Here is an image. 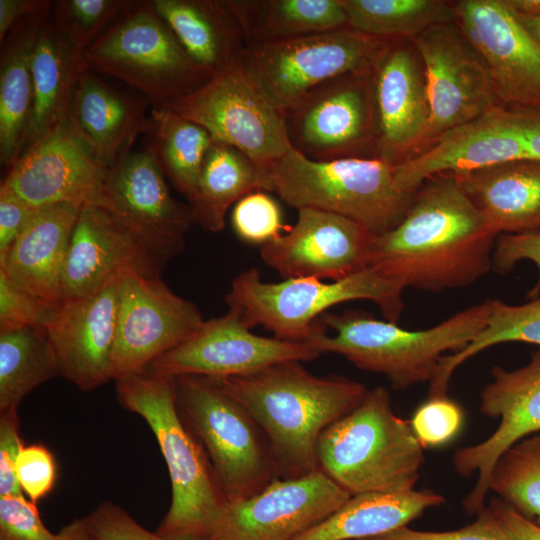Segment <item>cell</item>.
<instances>
[{"mask_svg":"<svg viewBox=\"0 0 540 540\" xmlns=\"http://www.w3.org/2000/svg\"><path fill=\"white\" fill-rule=\"evenodd\" d=\"M257 190L272 191L269 173L239 149L214 141L187 200L194 223L205 231L223 230L228 209Z\"/></svg>","mask_w":540,"mask_h":540,"instance_id":"d6a6232c","label":"cell"},{"mask_svg":"<svg viewBox=\"0 0 540 540\" xmlns=\"http://www.w3.org/2000/svg\"><path fill=\"white\" fill-rule=\"evenodd\" d=\"M203 322L197 306L175 294L160 277L121 272L112 380L143 372Z\"/></svg>","mask_w":540,"mask_h":540,"instance_id":"4fadbf2b","label":"cell"},{"mask_svg":"<svg viewBox=\"0 0 540 540\" xmlns=\"http://www.w3.org/2000/svg\"><path fill=\"white\" fill-rule=\"evenodd\" d=\"M387 42L344 27L246 46L241 64L258 89L285 115L323 83L370 69Z\"/></svg>","mask_w":540,"mask_h":540,"instance_id":"30bf717a","label":"cell"},{"mask_svg":"<svg viewBox=\"0 0 540 540\" xmlns=\"http://www.w3.org/2000/svg\"><path fill=\"white\" fill-rule=\"evenodd\" d=\"M516 14L540 17V0H504Z\"/></svg>","mask_w":540,"mask_h":540,"instance_id":"9f6ffc18","label":"cell"},{"mask_svg":"<svg viewBox=\"0 0 540 540\" xmlns=\"http://www.w3.org/2000/svg\"><path fill=\"white\" fill-rule=\"evenodd\" d=\"M53 1L0 0V43L20 21L41 13L51 12Z\"/></svg>","mask_w":540,"mask_h":540,"instance_id":"f5cc1de1","label":"cell"},{"mask_svg":"<svg viewBox=\"0 0 540 540\" xmlns=\"http://www.w3.org/2000/svg\"><path fill=\"white\" fill-rule=\"evenodd\" d=\"M506 342L540 346V296L521 305L490 299L485 327L464 349L442 357L430 381L429 397L446 396L449 380L462 363L493 345Z\"/></svg>","mask_w":540,"mask_h":540,"instance_id":"74e56055","label":"cell"},{"mask_svg":"<svg viewBox=\"0 0 540 540\" xmlns=\"http://www.w3.org/2000/svg\"><path fill=\"white\" fill-rule=\"evenodd\" d=\"M423 448L410 422L395 414L389 392L376 387L321 433L318 470L351 496L407 492L419 478Z\"/></svg>","mask_w":540,"mask_h":540,"instance_id":"5b68a950","label":"cell"},{"mask_svg":"<svg viewBox=\"0 0 540 540\" xmlns=\"http://www.w3.org/2000/svg\"><path fill=\"white\" fill-rule=\"evenodd\" d=\"M452 175L498 235L540 230V161L510 160Z\"/></svg>","mask_w":540,"mask_h":540,"instance_id":"83f0119b","label":"cell"},{"mask_svg":"<svg viewBox=\"0 0 540 540\" xmlns=\"http://www.w3.org/2000/svg\"><path fill=\"white\" fill-rule=\"evenodd\" d=\"M492 381L481 392L480 410L500 418L498 428L484 441L458 449L453 465L462 477L477 473V481L462 504L469 514L485 508L490 477L500 457L519 441L540 432V350L521 368L494 366Z\"/></svg>","mask_w":540,"mask_h":540,"instance_id":"d6986e66","label":"cell"},{"mask_svg":"<svg viewBox=\"0 0 540 540\" xmlns=\"http://www.w3.org/2000/svg\"><path fill=\"white\" fill-rule=\"evenodd\" d=\"M118 403L152 430L168 468L171 503L156 533L168 540H209L227 503L211 462L184 424L174 377L133 373L115 380Z\"/></svg>","mask_w":540,"mask_h":540,"instance_id":"3957f363","label":"cell"},{"mask_svg":"<svg viewBox=\"0 0 540 540\" xmlns=\"http://www.w3.org/2000/svg\"><path fill=\"white\" fill-rule=\"evenodd\" d=\"M174 385L179 415L203 446L227 502L278 478L270 442L240 401L210 377L180 375Z\"/></svg>","mask_w":540,"mask_h":540,"instance_id":"ba28073f","label":"cell"},{"mask_svg":"<svg viewBox=\"0 0 540 540\" xmlns=\"http://www.w3.org/2000/svg\"><path fill=\"white\" fill-rule=\"evenodd\" d=\"M120 274L89 295L62 301L46 325L60 376L84 392L112 380Z\"/></svg>","mask_w":540,"mask_h":540,"instance_id":"7402d4cb","label":"cell"},{"mask_svg":"<svg viewBox=\"0 0 540 540\" xmlns=\"http://www.w3.org/2000/svg\"><path fill=\"white\" fill-rule=\"evenodd\" d=\"M515 15L517 16L518 20L523 25L525 30L540 46V17H531V16H525V15H520L516 13Z\"/></svg>","mask_w":540,"mask_h":540,"instance_id":"6f0895ef","label":"cell"},{"mask_svg":"<svg viewBox=\"0 0 540 540\" xmlns=\"http://www.w3.org/2000/svg\"><path fill=\"white\" fill-rule=\"evenodd\" d=\"M444 498L429 490L351 496L322 522L294 540H361L407 526Z\"/></svg>","mask_w":540,"mask_h":540,"instance_id":"1f68e13d","label":"cell"},{"mask_svg":"<svg viewBox=\"0 0 540 540\" xmlns=\"http://www.w3.org/2000/svg\"><path fill=\"white\" fill-rule=\"evenodd\" d=\"M246 46L348 27L342 0H229Z\"/></svg>","mask_w":540,"mask_h":540,"instance_id":"836d02e7","label":"cell"},{"mask_svg":"<svg viewBox=\"0 0 540 540\" xmlns=\"http://www.w3.org/2000/svg\"><path fill=\"white\" fill-rule=\"evenodd\" d=\"M320 355L308 342L252 333L240 315L229 309L222 316L204 320L189 338L156 358L143 372L170 377H235L276 363L312 361Z\"/></svg>","mask_w":540,"mask_h":540,"instance_id":"9a60e30c","label":"cell"},{"mask_svg":"<svg viewBox=\"0 0 540 540\" xmlns=\"http://www.w3.org/2000/svg\"><path fill=\"white\" fill-rule=\"evenodd\" d=\"M231 224L241 240L260 246L288 228L283 223L281 207L263 190L248 193L234 205Z\"/></svg>","mask_w":540,"mask_h":540,"instance_id":"60d3db41","label":"cell"},{"mask_svg":"<svg viewBox=\"0 0 540 540\" xmlns=\"http://www.w3.org/2000/svg\"><path fill=\"white\" fill-rule=\"evenodd\" d=\"M373 237L343 216L300 208L296 223L261 245L260 256L284 279L336 281L369 267Z\"/></svg>","mask_w":540,"mask_h":540,"instance_id":"ffe728a7","label":"cell"},{"mask_svg":"<svg viewBox=\"0 0 540 540\" xmlns=\"http://www.w3.org/2000/svg\"><path fill=\"white\" fill-rule=\"evenodd\" d=\"M213 379L260 425L280 479H296L318 470L316 448L321 433L358 406L368 391L345 377L316 376L297 361Z\"/></svg>","mask_w":540,"mask_h":540,"instance_id":"7a4b0ae2","label":"cell"},{"mask_svg":"<svg viewBox=\"0 0 540 540\" xmlns=\"http://www.w3.org/2000/svg\"><path fill=\"white\" fill-rule=\"evenodd\" d=\"M463 421L461 408L448 396L429 397L419 406L411 427L423 447L439 446L452 439Z\"/></svg>","mask_w":540,"mask_h":540,"instance_id":"7bdbcfd3","label":"cell"},{"mask_svg":"<svg viewBox=\"0 0 540 540\" xmlns=\"http://www.w3.org/2000/svg\"><path fill=\"white\" fill-rule=\"evenodd\" d=\"M403 290L371 267L332 282L315 278L265 282L257 268H250L234 278L225 301L250 329L260 325L278 339L306 342L326 310L348 301L370 300L387 321L397 323L404 307Z\"/></svg>","mask_w":540,"mask_h":540,"instance_id":"52a82bcc","label":"cell"},{"mask_svg":"<svg viewBox=\"0 0 540 540\" xmlns=\"http://www.w3.org/2000/svg\"><path fill=\"white\" fill-rule=\"evenodd\" d=\"M55 308L16 285L0 269V332L46 327Z\"/></svg>","mask_w":540,"mask_h":540,"instance_id":"b9f144b4","label":"cell"},{"mask_svg":"<svg viewBox=\"0 0 540 540\" xmlns=\"http://www.w3.org/2000/svg\"><path fill=\"white\" fill-rule=\"evenodd\" d=\"M454 12L489 71L498 105L540 108V46L504 0H462Z\"/></svg>","mask_w":540,"mask_h":540,"instance_id":"ac0fdd59","label":"cell"},{"mask_svg":"<svg viewBox=\"0 0 540 540\" xmlns=\"http://www.w3.org/2000/svg\"><path fill=\"white\" fill-rule=\"evenodd\" d=\"M145 150L188 200L196 187L205 156L214 140L199 124L168 107H153L144 133Z\"/></svg>","mask_w":540,"mask_h":540,"instance_id":"e575fe53","label":"cell"},{"mask_svg":"<svg viewBox=\"0 0 540 540\" xmlns=\"http://www.w3.org/2000/svg\"><path fill=\"white\" fill-rule=\"evenodd\" d=\"M81 208L70 203L39 208L0 261L16 285L53 307L62 302L67 250Z\"/></svg>","mask_w":540,"mask_h":540,"instance_id":"484cf974","label":"cell"},{"mask_svg":"<svg viewBox=\"0 0 540 540\" xmlns=\"http://www.w3.org/2000/svg\"><path fill=\"white\" fill-rule=\"evenodd\" d=\"M165 178L145 149L120 157L106 178L112 213L164 263L180 253L194 223L189 205L171 195Z\"/></svg>","mask_w":540,"mask_h":540,"instance_id":"44dd1931","label":"cell"},{"mask_svg":"<svg viewBox=\"0 0 540 540\" xmlns=\"http://www.w3.org/2000/svg\"><path fill=\"white\" fill-rule=\"evenodd\" d=\"M164 266L115 214L101 207L83 206L67 250L62 301L89 295L126 270L160 277Z\"/></svg>","mask_w":540,"mask_h":540,"instance_id":"cb8c5ba5","label":"cell"},{"mask_svg":"<svg viewBox=\"0 0 540 540\" xmlns=\"http://www.w3.org/2000/svg\"><path fill=\"white\" fill-rule=\"evenodd\" d=\"M108 169L67 118L27 148L2 181L36 208L70 203L113 212Z\"/></svg>","mask_w":540,"mask_h":540,"instance_id":"2e32d148","label":"cell"},{"mask_svg":"<svg viewBox=\"0 0 540 540\" xmlns=\"http://www.w3.org/2000/svg\"><path fill=\"white\" fill-rule=\"evenodd\" d=\"M268 173L272 192L289 206L343 216L373 235L395 228L415 194L399 186L395 163L380 157L314 161L291 147Z\"/></svg>","mask_w":540,"mask_h":540,"instance_id":"8992f818","label":"cell"},{"mask_svg":"<svg viewBox=\"0 0 540 540\" xmlns=\"http://www.w3.org/2000/svg\"><path fill=\"white\" fill-rule=\"evenodd\" d=\"M488 508L511 540H540V524L524 517L500 498H492Z\"/></svg>","mask_w":540,"mask_h":540,"instance_id":"816d5d0a","label":"cell"},{"mask_svg":"<svg viewBox=\"0 0 540 540\" xmlns=\"http://www.w3.org/2000/svg\"><path fill=\"white\" fill-rule=\"evenodd\" d=\"M529 159L513 110L495 106L480 117L439 135L414 157L395 163L399 186L411 193L429 178L493 164Z\"/></svg>","mask_w":540,"mask_h":540,"instance_id":"d4e9b609","label":"cell"},{"mask_svg":"<svg viewBox=\"0 0 540 540\" xmlns=\"http://www.w3.org/2000/svg\"><path fill=\"white\" fill-rule=\"evenodd\" d=\"M167 107L267 172L291 148L285 115L247 76L241 58Z\"/></svg>","mask_w":540,"mask_h":540,"instance_id":"8fae6325","label":"cell"},{"mask_svg":"<svg viewBox=\"0 0 540 540\" xmlns=\"http://www.w3.org/2000/svg\"><path fill=\"white\" fill-rule=\"evenodd\" d=\"M187 55L210 77L241 58L244 35L229 0H152Z\"/></svg>","mask_w":540,"mask_h":540,"instance_id":"f1b7e54d","label":"cell"},{"mask_svg":"<svg viewBox=\"0 0 540 540\" xmlns=\"http://www.w3.org/2000/svg\"><path fill=\"white\" fill-rule=\"evenodd\" d=\"M16 476L22 492L37 503L51 492L55 484L53 454L41 444L24 446L16 462Z\"/></svg>","mask_w":540,"mask_h":540,"instance_id":"f6af8a7d","label":"cell"},{"mask_svg":"<svg viewBox=\"0 0 540 540\" xmlns=\"http://www.w3.org/2000/svg\"><path fill=\"white\" fill-rule=\"evenodd\" d=\"M0 540H57L25 496H0Z\"/></svg>","mask_w":540,"mask_h":540,"instance_id":"ee69618b","label":"cell"},{"mask_svg":"<svg viewBox=\"0 0 540 540\" xmlns=\"http://www.w3.org/2000/svg\"><path fill=\"white\" fill-rule=\"evenodd\" d=\"M85 518L96 540H168L145 529L111 501L100 503Z\"/></svg>","mask_w":540,"mask_h":540,"instance_id":"bcb514c9","label":"cell"},{"mask_svg":"<svg viewBox=\"0 0 540 540\" xmlns=\"http://www.w3.org/2000/svg\"><path fill=\"white\" fill-rule=\"evenodd\" d=\"M60 375L46 327L0 332V412L17 410L39 385Z\"/></svg>","mask_w":540,"mask_h":540,"instance_id":"d590c367","label":"cell"},{"mask_svg":"<svg viewBox=\"0 0 540 540\" xmlns=\"http://www.w3.org/2000/svg\"><path fill=\"white\" fill-rule=\"evenodd\" d=\"M490 299L432 328L410 331L360 311L325 313L306 342L359 369L381 373L394 389L430 382L447 351L464 349L486 325Z\"/></svg>","mask_w":540,"mask_h":540,"instance_id":"277c9868","label":"cell"},{"mask_svg":"<svg viewBox=\"0 0 540 540\" xmlns=\"http://www.w3.org/2000/svg\"><path fill=\"white\" fill-rule=\"evenodd\" d=\"M86 66L83 53L69 43L50 15L32 56L33 105L24 151L67 120Z\"/></svg>","mask_w":540,"mask_h":540,"instance_id":"4dcf8cb0","label":"cell"},{"mask_svg":"<svg viewBox=\"0 0 540 540\" xmlns=\"http://www.w3.org/2000/svg\"><path fill=\"white\" fill-rule=\"evenodd\" d=\"M24 447L17 410L0 412V496H23L16 476V462Z\"/></svg>","mask_w":540,"mask_h":540,"instance_id":"681fc988","label":"cell"},{"mask_svg":"<svg viewBox=\"0 0 540 540\" xmlns=\"http://www.w3.org/2000/svg\"><path fill=\"white\" fill-rule=\"evenodd\" d=\"M134 0H57L51 19L78 51L84 52L132 4Z\"/></svg>","mask_w":540,"mask_h":540,"instance_id":"ab89813d","label":"cell"},{"mask_svg":"<svg viewBox=\"0 0 540 540\" xmlns=\"http://www.w3.org/2000/svg\"><path fill=\"white\" fill-rule=\"evenodd\" d=\"M377 157L398 163L426 140L430 110L421 59L411 40L388 41L370 68Z\"/></svg>","mask_w":540,"mask_h":540,"instance_id":"603a6c76","label":"cell"},{"mask_svg":"<svg viewBox=\"0 0 540 540\" xmlns=\"http://www.w3.org/2000/svg\"><path fill=\"white\" fill-rule=\"evenodd\" d=\"M361 540H511L501 529L488 507L477 514L474 522L452 531H418L407 526L379 536Z\"/></svg>","mask_w":540,"mask_h":540,"instance_id":"7dc6e473","label":"cell"},{"mask_svg":"<svg viewBox=\"0 0 540 540\" xmlns=\"http://www.w3.org/2000/svg\"><path fill=\"white\" fill-rule=\"evenodd\" d=\"M350 497L320 470L296 479L277 478L253 496L227 502L209 540H294Z\"/></svg>","mask_w":540,"mask_h":540,"instance_id":"e0dca14e","label":"cell"},{"mask_svg":"<svg viewBox=\"0 0 540 540\" xmlns=\"http://www.w3.org/2000/svg\"><path fill=\"white\" fill-rule=\"evenodd\" d=\"M148 103L144 97L115 89L86 66L79 76L68 120L110 167L145 133Z\"/></svg>","mask_w":540,"mask_h":540,"instance_id":"4316f807","label":"cell"},{"mask_svg":"<svg viewBox=\"0 0 540 540\" xmlns=\"http://www.w3.org/2000/svg\"><path fill=\"white\" fill-rule=\"evenodd\" d=\"M489 487L518 513L540 524V432L519 441L500 457Z\"/></svg>","mask_w":540,"mask_h":540,"instance_id":"f35d334b","label":"cell"},{"mask_svg":"<svg viewBox=\"0 0 540 540\" xmlns=\"http://www.w3.org/2000/svg\"><path fill=\"white\" fill-rule=\"evenodd\" d=\"M348 27L384 40L413 39L455 21L454 4L441 0H342Z\"/></svg>","mask_w":540,"mask_h":540,"instance_id":"8d00e7d4","label":"cell"},{"mask_svg":"<svg viewBox=\"0 0 540 540\" xmlns=\"http://www.w3.org/2000/svg\"><path fill=\"white\" fill-rule=\"evenodd\" d=\"M513 111L528 158L540 161V108Z\"/></svg>","mask_w":540,"mask_h":540,"instance_id":"db71d44e","label":"cell"},{"mask_svg":"<svg viewBox=\"0 0 540 540\" xmlns=\"http://www.w3.org/2000/svg\"><path fill=\"white\" fill-rule=\"evenodd\" d=\"M497 237L454 176L436 175L395 228L374 235L369 267L404 289L468 287L492 269Z\"/></svg>","mask_w":540,"mask_h":540,"instance_id":"6da1fadb","label":"cell"},{"mask_svg":"<svg viewBox=\"0 0 540 540\" xmlns=\"http://www.w3.org/2000/svg\"><path fill=\"white\" fill-rule=\"evenodd\" d=\"M6 183L0 186V261L4 260L15 240L38 212Z\"/></svg>","mask_w":540,"mask_h":540,"instance_id":"f907efd6","label":"cell"},{"mask_svg":"<svg viewBox=\"0 0 540 540\" xmlns=\"http://www.w3.org/2000/svg\"><path fill=\"white\" fill-rule=\"evenodd\" d=\"M411 42L425 77L430 110L426 140L499 106L481 55L455 21L432 26Z\"/></svg>","mask_w":540,"mask_h":540,"instance_id":"5bb4252c","label":"cell"},{"mask_svg":"<svg viewBox=\"0 0 540 540\" xmlns=\"http://www.w3.org/2000/svg\"><path fill=\"white\" fill-rule=\"evenodd\" d=\"M522 260L533 262L539 271L538 280L527 294L528 299L540 295V230L498 235L492 255V269L507 273Z\"/></svg>","mask_w":540,"mask_h":540,"instance_id":"c3c4849f","label":"cell"},{"mask_svg":"<svg viewBox=\"0 0 540 540\" xmlns=\"http://www.w3.org/2000/svg\"><path fill=\"white\" fill-rule=\"evenodd\" d=\"M57 540H96L86 518L75 519L57 533Z\"/></svg>","mask_w":540,"mask_h":540,"instance_id":"11a10c76","label":"cell"},{"mask_svg":"<svg viewBox=\"0 0 540 540\" xmlns=\"http://www.w3.org/2000/svg\"><path fill=\"white\" fill-rule=\"evenodd\" d=\"M291 147L314 161L377 157L370 69L329 80L285 114Z\"/></svg>","mask_w":540,"mask_h":540,"instance_id":"7c38bea8","label":"cell"},{"mask_svg":"<svg viewBox=\"0 0 540 540\" xmlns=\"http://www.w3.org/2000/svg\"><path fill=\"white\" fill-rule=\"evenodd\" d=\"M50 15L20 21L0 43V160L8 168L25 149L33 105L32 56Z\"/></svg>","mask_w":540,"mask_h":540,"instance_id":"f546056e","label":"cell"},{"mask_svg":"<svg viewBox=\"0 0 540 540\" xmlns=\"http://www.w3.org/2000/svg\"><path fill=\"white\" fill-rule=\"evenodd\" d=\"M87 66L167 107L211 78L187 55L152 0L134 3L84 52Z\"/></svg>","mask_w":540,"mask_h":540,"instance_id":"9c48e42d","label":"cell"}]
</instances>
